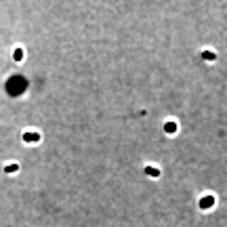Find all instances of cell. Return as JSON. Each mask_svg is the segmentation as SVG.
<instances>
[{"label":"cell","instance_id":"4","mask_svg":"<svg viewBox=\"0 0 227 227\" xmlns=\"http://www.w3.org/2000/svg\"><path fill=\"white\" fill-rule=\"evenodd\" d=\"M200 59L206 61V63H215L219 59V53H217L215 48H202L200 51Z\"/></svg>","mask_w":227,"mask_h":227},{"label":"cell","instance_id":"5","mask_svg":"<svg viewBox=\"0 0 227 227\" xmlns=\"http://www.w3.org/2000/svg\"><path fill=\"white\" fill-rule=\"evenodd\" d=\"M143 172L149 177V179H160V177H162V168H160V166H154V164H145V166H143Z\"/></svg>","mask_w":227,"mask_h":227},{"label":"cell","instance_id":"3","mask_svg":"<svg viewBox=\"0 0 227 227\" xmlns=\"http://www.w3.org/2000/svg\"><path fill=\"white\" fill-rule=\"evenodd\" d=\"M181 131V124L177 118H166L162 122V132L164 135H170V137H175V135H179Z\"/></svg>","mask_w":227,"mask_h":227},{"label":"cell","instance_id":"7","mask_svg":"<svg viewBox=\"0 0 227 227\" xmlns=\"http://www.w3.org/2000/svg\"><path fill=\"white\" fill-rule=\"evenodd\" d=\"M19 162H9V164H4V172L6 175H15V172H19Z\"/></svg>","mask_w":227,"mask_h":227},{"label":"cell","instance_id":"6","mask_svg":"<svg viewBox=\"0 0 227 227\" xmlns=\"http://www.w3.org/2000/svg\"><path fill=\"white\" fill-rule=\"evenodd\" d=\"M23 59H25L23 47H15V48H13V61H15V63H21Z\"/></svg>","mask_w":227,"mask_h":227},{"label":"cell","instance_id":"2","mask_svg":"<svg viewBox=\"0 0 227 227\" xmlns=\"http://www.w3.org/2000/svg\"><path fill=\"white\" fill-rule=\"evenodd\" d=\"M42 141V132L34 131V128H27V131L21 132V143L23 145H38Z\"/></svg>","mask_w":227,"mask_h":227},{"label":"cell","instance_id":"1","mask_svg":"<svg viewBox=\"0 0 227 227\" xmlns=\"http://www.w3.org/2000/svg\"><path fill=\"white\" fill-rule=\"evenodd\" d=\"M217 206V196L213 191H204L202 196L198 198V208L202 210V213H210V210H215Z\"/></svg>","mask_w":227,"mask_h":227}]
</instances>
